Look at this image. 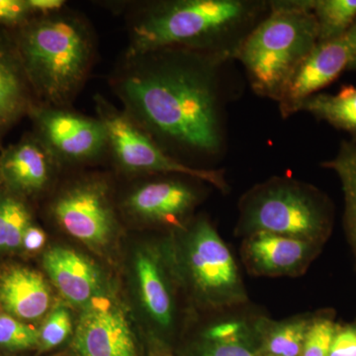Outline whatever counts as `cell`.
Listing matches in <instances>:
<instances>
[{
	"mask_svg": "<svg viewBox=\"0 0 356 356\" xmlns=\"http://www.w3.org/2000/svg\"><path fill=\"white\" fill-rule=\"evenodd\" d=\"M337 327L329 317L311 320L300 356H329Z\"/></svg>",
	"mask_w": 356,
	"mask_h": 356,
	"instance_id": "484cf974",
	"label": "cell"
},
{
	"mask_svg": "<svg viewBox=\"0 0 356 356\" xmlns=\"http://www.w3.org/2000/svg\"><path fill=\"white\" fill-rule=\"evenodd\" d=\"M36 134H29L0 153V184L21 197L43 191L62 165Z\"/></svg>",
	"mask_w": 356,
	"mask_h": 356,
	"instance_id": "7c38bea8",
	"label": "cell"
},
{
	"mask_svg": "<svg viewBox=\"0 0 356 356\" xmlns=\"http://www.w3.org/2000/svg\"><path fill=\"white\" fill-rule=\"evenodd\" d=\"M182 259L192 287L206 303L229 307L247 299L233 254L207 220L187 234Z\"/></svg>",
	"mask_w": 356,
	"mask_h": 356,
	"instance_id": "52a82bcc",
	"label": "cell"
},
{
	"mask_svg": "<svg viewBox=\"0 0 356 356\" xmlns=\"http://www.w3.org/2000/svg\"><path fill=\"white\" fill-rule=\"evenodd\" d=\"M355 55V42L350 30L341 38L320 42L288 79L277 102L286 117L300 111L306 99L317 95L348 69Z\"/></svg>",
	"mask_w": 356,
	"mask_h": 356,
	"instance_id": "30bf717a",
	"label": "cell"
},
{
	"mask_svg": "<svg viewBox=\"0 0 356 356\" xmlns=\"http://www.w3.org/2000/svg\"><path fill=\"white\" fill-rule=\"evenodd\" d=\"M329 356H356V321L348 325H337Z\"/></svg>",
	"mask_w": 356,
	"mask_h": 356,
	"instance_id": "f1b7e54d",
	"label": "cell"
},
{
	"mask_svg": "<svg viewBox=\"0 0 356 356\" xmlns=\"http://www.w3.org/2000/svg\"><path fill=\"white\" fill-rule=\"evenodd\" d=\"M44 243H46V234L43 229L33 224L28 227L22 240V248L24 250L28 252H37L44 247Z\"/></svg>",
	"mask_w": 356,
	"mask_h": 356,
	"instance_id": "4dcf8cb0",
	"label": "cell"
},
{
	"mask_svg": "<svg viewBox=\"0 0 356 356\" xmlns=\"http://www.w3.org/2000/svg\"><path fill=\"white\" fill-rule=\"evenodd\" d=\"M38 104L67 108L95 62V34L79 13L35 15L14 36Z\"/></svg>",
	"mask_w": 356,
	"mask_h": 356,
	"instance_id": "7a4b0ae2",
	"label": "cell"
},
{
	"mask_svg": "<svg viewBox=\"0 0 356 356\" xmlns=\"http://www.w3.org/2000/svg\"><path fill=\"white\" fill-rule=\"evenodd\" d=\"M350 32L351 36H353V42H355V55H353V60H351L348 70H356V22L353 24V27L350 28Z\"/></svg>",
	"mask_w": 356,
	"mask_h": 356,
	"instance_id": "d6a6232c",
	"label": "cell"
},
{
	"mask_svg": "<svg viewBox=\"0 0 356 356\" xmlns=\"http://www.w3.org/2000/svg\"><path fill=\"white\" fill-rule=\"evenodd\" d=\"M44 270L67 301L83 308L103 295L99 269L76 250L51 248L43 257Z\"/></svg>",
	"mask_w": 356,
	"mask_h": 356,
	"instance_id": "5bb4252c",
	"label": "cell"
},
{
	"mask_svg": "<svg viewBox=\"0 0 356 356\" xmlns=\"http://www.w3.org/2000/svg\"><path fill=\"white\" fill-rule=\"evenodd\" d=\"M51 211L65 233L90 247L106 245L116 229L109 187L102 178L69 185L53 201Z\"/></svg>",
	"mask_w": 356,
	"mask_h": 356,
	"instance_id": "ba28073f",
	"label": "cell"
},
{
	"mask_svg": "<svg viewBox=\"0 0 356 356\" xmlns=\"http://www.w3.org/2000/svg\"><path fill=\"white\" fill-rule=\"evenodd\" d=\"M250 334V327L245 322L227 321L212 325L204 334V339L207 341H222L247 336Z\"/></svg>",
	"mask_w": 356,
	"mask_h": 356,
	"instance_id": "f546056e",
	"label": "cell"
},
{
	"mask_svg": "<svg viewBox=\"0 0 356 356\" xmlns=\"http://www.w3.org/2000/svg\"><path fill=\"white\" fill-rule=\"evenodd\" d=\"M309 112L332 125L350 133L356 140V86H343L336 95L317 93L303 102L300 111Z\"/></svg>",
	"mask_w": 356,
	"mask_h": 356,
	"instance_id": "d6986e66",
	"label": "cell"
},
{
	"mask_svg": "<svg viewBox=\"0 0 356 356\" xmlns=\"http://www.w3.org/2000/svg\"><path fill=\"white\" fill-rule=\"evenodd\" d=\"M175 177L140 184L125 199L124 207L142 221L180 226L197 203L198 194Z\"/></svg>",
	"mask_w": 356,
	"mask_h": 356,
	"instance_id": "4fadbf2b",
	"label": "cell"
},
{
	"mask_svg": "<svg viewBox=\"0 0 356 356\" xmlns=\"http://www.w3.org/2000/svg\"><path fill=\"white\" fill-rule=\"evenodd\" d=\"M39 346V331L13 316L0 315V346L22 350Z\"/></svg>",
	"mask_w": 356,
	"mask_h": 356,
	"instance_id": "cb8c5ba5",
	"label": "cell"
},
{
	"mask_svg": "<svg viewBox=\"0 0 356 356\" xmlns=\"http://www.w3.org/2000/svg\"><path fill=\"white\" fill-rule=\"evenodd\" d=\"M318 43L311 1L275 2L235 51L255 92L277 100L294 70Z\"/></svg>",
	"mask_w": 356,
	"mask_h": 356,
	"instance_id": "3957f363",
	"label": "cell"
},
{
	"mask_svg": "<svg viewBox=\"0 0 356 356\" xmlns=\"http://www.w3.org/2000/svg\"><path fill=\"white\" fill-rule=\"evenodd\" d=\"M259 350L252 343V334L222 339V341H207L205 339L199 356H259Z\"/></svg>",
	"mask_w": 356,
	"mask_h": 356,
	"instance_id": "4316f807",
	"label": "cell"
},
{
	"mask_svg": "<svg viewBox=\"0 0 356 356\" xmlns=\"http://www.w3.org/2000/svg\"><path fill=\"white\" fill-rule=\"evenodd\" d=\"M135 269L140 299L147 313L159 327H170L173 322L175 306L158 259L149 252H140L136 257Z\"/></svg>",
	"mask_w": 356,
	"mask_h": 356,
	"instance_id": "ac0fdd59",
	"label": "cell"
},
{
	"mask_svg": "<svg viewBox=\"0 0 356 356\" xmlns=\"http://www.w3.org/2000/svg\"><path fill=\"white\" fill-rule=\"evenodd\" d=\"M35 134L41 138L60 163H89L108 154L102 122L63 107L36 104L30 112Z\"/></svg>",
	"mask_w": 356,
	"mask_h": 356,
	"instance_id": "9c48e42d",
	"label": "cell"
},
{
	"mask_svg": "<svg viewBox=\"0 0 356 356\" xmlns=\"http://www.w3.org/2000/svg\"><path fill=\"white\" fill-rule=\"evenodd\" d=\"M318 43L341 38L356 22V0H313Z\"/></svg>",
	"mask_w": 356,
	"mask_h": 356,
	"instance_id": "603a6c76",
	"label": "cell"
},
{
	"mask_svg": "<svg viewBox=\"0 0 356 356\" xmlns=\"http://www.w3.org/2000/svg\"><path fill=\"white\" fill-rule=\"evenodd\" d=\"M97 118L104 125L108 154L118 168L134 175H172L202 180L220 191L227 189L222 172L184 165L166 153L123 109L95 97Z\"/></svg>",
	"mask_w": 356,
	"mask_h": 356,
	"instance_id": "8992f818",
	"label": "cell"
},
{
	"mask_svg": "<svg viewBox=\"0 0 356 356\" xmlns=\"http://www.w3.org/2000/svg\"><path fill=\"white\" fill-rule=\"evenodd\" d=\"M72 331V316L65 307L51 312L39 330V346L42 350H50L64 343Z\"/></svg>",
	"mask_w": 356,
	"mask_h": 356,
	"instance_id": "d4e9b609",
	"label": "cell"
},
{
	"mask_svg": "<svg viewBox=\"0 0 356 356\" xmlns=\"http://www.w3.org/2000/svg\"><path fill=\"white\" fill-rule=\"evenodd\" d=\"M242 226L248 235L262 232L316 245L327 235L331 213L317 192L275 179L248 194L243 201Z\"/></svg>",
	"mask_w": 356,
	"mask_h": 356,
	"instance_id": "5b68a950",
	"label": "cell"
},
{
	"mask_svg": "<svg viewBox=\"0 0 356 356\" xmlns=\"http://www.w3.org/2000/svg\"><path fill=\"white\" fill-rule=\"evenodd\" d=\"M34 97L15 38L0 30V133L30 114Z\"/></svg>",
	"mask_w": 356,
	"mask_h": 356,
	"instance_id": "e0dca14e",
	"label": "cell"
},
{
	"mask_svg": "<svg viewBox=\"0 0 356 356\" xmlns=\"http://www.w3.org/2000/svg\"><path fill=\"white\" fill-rule=\"evenodd\" d=\"M28 6L35 15H49L65 9V0H27Z\"/></svg>",
	"mask_w": 356,
	"mask_h": 356,
	"instance_id": "1f68e13d",
	"label": "cell"
},
{
	"mask_svg": "<svg viewBox=\"0 0 356 356\" xmlns=\"http://www.w3.org/2000/svg\"><path fill=\"white\" fill-rule=\"evenodd\" d=\"M220 58L191 49L125 56L112 84L124 111L159 145L213 154L222 142Z\"/></svg>",
	"mask_w": 356,
	"mask_h": 356,
	"instance_id": "6da1fadb",
	"label": "cell"
},
{
	"mask_svg": "<svg viewBox=\"0 0 356 356\" xmlns=\"http://www.w3.org/2000/svg\"><path fill=\"white\" fill-rule=\"evenodd\" d=\"M51 305V289L43 276L28 267L0 268V308L18 320L43 317Z\"/></svg>",
	"mask_w": 356,
	"mask_h": 356,
	"instance_id": "9a60e30c",
	"label": "cell"
},
{
	"mask_svg": "<svg viewBox=\"0 0 356 356\" xmlns=\"http://www.w3.org/2000/svg\"><path fill=\"white\" fill-rule=\"evenodd\" d=\"M31 225V211L23 198L0 184V254L22 247L23 236Z\"/></svg>",
	"mask_w": 356,
	"mask_h": 356,
	"instance_id": "ffe728a7",
	"label": "cell"
},
{
	"mask_svg": "<svg viewBox=\"0 0 356 356\" xmlns=\"http://www.w3.org/2000/svg\"><path fill=\"white\" fill-rule=\"evenodd\" d=\"M254 6L238 0H178L152 4L134 17L125 56L165 49L206 51L243 24Z\"/></svg>",
	"mask_w": 356,
	"mask_h": 356,
	"instance_id": "277c9868",
	"label": "cell"
},
{
	"mask_svg": "<svg viewBox=\"0 0 356 356\" xmlns=\"http://www.w3.org/2000/svg\"><path fill=\"white\" fill-rule=\"evenodd\" d=\"M72 348L76 356H138L123 312L102 297L84 308Z\"/></svg>",
	"mask_w": 356,
	"mask_h": 356,
	"instance_id": "8fae6325",
	"label": "cell"
},
{
	"mask_svg": "<svg viewBox=\"0 0 356 356\" xmlns=\"http://www.w3.org/2000/svg\"><path fill=\"white\" fill-rule=\"evenodd\" d=\"M323 165L334 170L341 180L346 201L344 221L356 257V140H343L337 156Z\"/></svg>",
	"mask_w": 356,
	"mask_h": 356,
	"instance_id": "7402d4cb",
	"label": "cell"
},
{
	"mask_svg": "<svg viewBox=\"0 0 356 356\" xmlns=\"http://www.w3.org/2000/svg\"><path fill=\"white\" fill-rule=\"evenodd\" d=\"M311 320L273 323L259 321L257 331L261 334V351L267 356H300Z\"/></svg>",
	"mask_w": 356,
	"mask_h": 356,
	"instance_id": "44dd1931",
	"label": "cell"
},
{
	"mask_svg": "<svg viewBox=\"0 0 356 356\" xmlns=\"http://www.w3.org/2000/svg\"><path fill=\"white\" fill-rule=\"evenodd\" d=\"M34 16L27 0H0V25L18 30Z\"/></svg>",
	"mask_w": 356,
	"mask_h": 356,
	"instance_id": "83f0119b",
	"label": "cell"
},
{
	"mask_svg": "<svg viewBox=\"0 0 356 356\" xmlns=\"http://www.w3.org/2000/svg\"><path fill=\"white\" fill-rule=\"evenodd\" d=\"M314 245L298 238L259 232L248 236L243 252L255 273L286 275L298 273L308 264Z\"/></svg>",
	"mask_w": 356,
	"mask_h": 356,
	"instance_id": "2e32d148",
	"label": "cell"
}]
</instances>
